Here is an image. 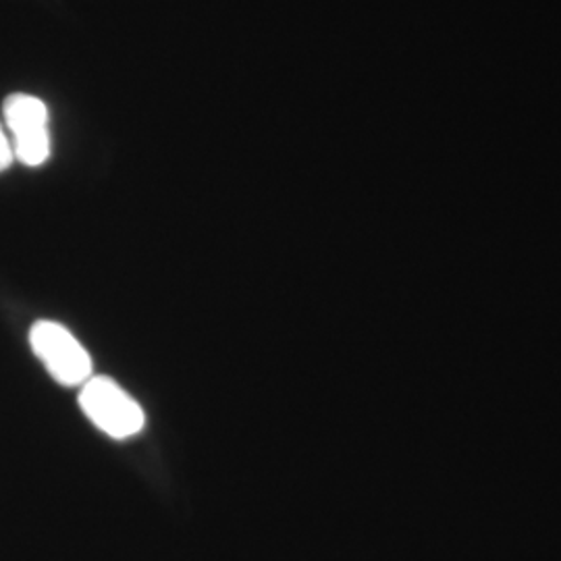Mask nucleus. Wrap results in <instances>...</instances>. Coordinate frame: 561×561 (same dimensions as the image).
<instances>
[{"instance_id":"nucleus-1","label":"nucleus","mask_w":561,"mask_h":561,"mask_svg":"<svg viewBox=\"0 0 561 561\" xmlns=\"http://www.w3.org/2000/svg\"><path fill=\"white\" fill-rule=\"evenodd\" d=\"M80 405L90 422L111 439H131L146 426L140 403L106 377H92L81 385Z\"/></svg>"},{"instance_id":"nucleus-2","label":"nucleus","mask_w":561,"mask_h":561,"mask_svg":"<svg viewBox=\"0 0 561 561\" xmlns=\"http://www.w3.org/2000/svg\"><path fill=\"white\" fill-rule=\"evenodd\" d=\"M30 343L50 377L65 387H78L92 379V358L78 337L59 322H36Z\"/></svg>"},{"instance_id":"nucleus-3","label":"nucleus","mask_w":561,"mask_h":561,"mask_svg":"<svg viewBox=\"0 0 561 561\" xmlns=\"http://www.w3.org/2000/svg\"><path fill=\"white\" fill-rule=\"evenodd\" d=\"M4 123L13 136V154L25 167H41L50 157L46 104L30 94H11L2 106Z\"/></svg>"},{"instance_id":"nucleus-4","label":"nucleus","mask_w":561,"mask_h":561,"mask_svg":"<svg viewBox=\"0 0 561 561\" xmlns=\"http://www.w3.org/2000/svg\"><path fill=\"white\" fill-rule=\"evenodd\" d=\"M13 159H15V154H13V146H11L9 138L4 136L2 125H0V173H2V171H7V169L11 167Z\"/></svg>"}]
</instances>
